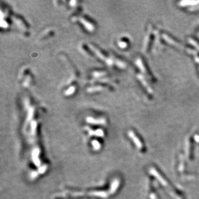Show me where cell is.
<instances>
[{
    "label": "cell",
    "instance_id": "cell-1",
    "mask_svg": "<svg viewBox=\"0 0 199 199\" xmlns=\"http://www.w3.org/2000/svg\"><path fill=\"white\" fill-rule=\"evenodd\" d=\"M79 21L84 26V27L87 30H88V32H94V30L95 29V27L92 22L90 21V20L83 17V18H79Z\"/></svg>",
    "mask_w": 199,
    "mask_h": 199
},
{
    "label": "cell",
    "instance_id": "cell-2",
    "mask_svg": "<svg viewBox=\"0 0 199 199\" xmlns=\"http://www.w3.org/2000/svg\"><path fill=\"white\" fill-rule=\"evenodd\" d=\"M76 90V87L75 86H72L71 87H70V88H69L68 90H66L65 92H64V94L66 95V96H70V95H72V94H74L75 93Z\"/></svg>",
    "mask_w": 199,
    "mask_h": 199
},
{
    "label": "cell",
    "instance_id": "cell-3",
    "mask_svg": "<svg viewBox=\"0 0 199 199\" xmlns=\"http://www.w3.org/2000/svg\"><path fill=\"white\" fill-rule=\"evenodd\" d=\"M130 137L133 139V140H134L135 142V143L137 144V145L139 147V148H141L142 147V145H141V143H140V140H137L138 139L136 137V136L135 135V134L134 132H132V131H130Z\"/></svg>",
    "mask_w": 199,
    "mask_h": 199
},
{
    "label": "cell",
    "instance_id": "cell-4",
    "mask_svg": "<svg viewBox=\"0 0 199 199\" xmlns=\"http://www.w3.org/2000/svg\"><path fill=\"white\" fill-rule=\"evenodd\" d=\"M197 3H199V2H182L179 4L181 5V6H186L190 5H195Z\"/></svg>",
    "mask_w": 199,
    "mask_h": 199
}]
</instances>
